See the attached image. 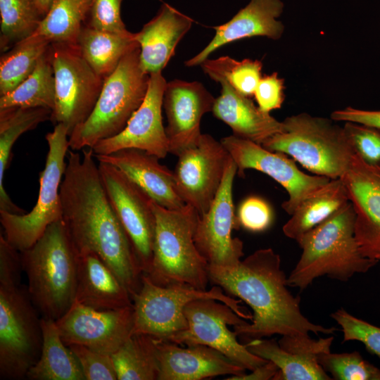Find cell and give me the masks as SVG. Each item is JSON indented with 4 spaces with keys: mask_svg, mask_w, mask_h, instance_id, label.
<instances>
[{
    "mask_svg": "<svg viewBox=\"0 0 380 380\" xmlns=\"http://www.w3.org/2000/svg\"><path fill=\"white\" fill-rule=\"evenodd\" d=\"M355 213L351 203L296 241L300 258L287 277L289 286L306 289L320 277L347 281L379 261L365 256L355 235Z\"/></svg>",
    "mask_w": 380,
    "mask_h": 380,
    "instance_id": "cell-4",
    "label": "cell"
},
{
    "mask_svg": "<svg viewBox=\"0 0 380 380\" xmlns=\"http://www.w3.org/2000/svg\"><path fill=\"white\" fill-rule=\"evenodd\" d=\"M98 166L109 200L146 275L151 267L156 232L152 199L117 167L101 162Z\"/></svg>",
    "mask_w": 380,
    "mask_h": 380,
    "instance_id": "cell-13",
    "label": "cell"
},
{
    "mask_svg": "<svg viewBox=\"0 0 380 380\" xmlns=\"http://www.w3.org/2000/svg\"><path fill=\"white\" fill-rule=\"evenodd\" d=\"M203 72L217 82L229 83L239 94L254 96L257 85L262 77V63L259 60L245 58L241 61L229 56L206 59L200 65Z\"/></svg>",
    "mask_w": 380,
    "mask_h": 380,
    "instance_id": "cell-37",
    "label": "cell"
},
{
    "mask_svg": "<svg viewBox=\"0 0 380 380\" xmlns=\"http://www.w3.org/2000/svg\"><path fill=\"white\" fill-rule=\"evenodd\" d=\"M56 322L66 346L82 345L112 355L132 334L133 304L116 310H99L75 300Z\"/></svg>",
    "mask_w": 380,
    "mask_h": 380,
    "instance_id": "cell-17",
    "label": "cell"
},
{
    "mask_svg": "<svg viewBox=\"0 0 380 380\" xmlns=\"http://www.w3.org/2000/svg\"><path fill=\"white\" fill-rule=\"evenodd\" d=\"M284 89V80L277 72L262 76L254 93L258 108L269 113L280 108L285 98Z\"/></svg>",
    "mask_w": 380,
    "mask_h": 380,
    "instance_id": "cell-45",
    "label": "cell"
},
{
    "mask_svg": "<svg viewBox=\"0 0 380 380\" xmlns=\"http://www.w3.org/2000/svg\"><path fill=\"white\" fill-rule=\"evenodd\" d=\"M317 362L336 380H380V369L365 360L357 351L320 354Z\"/></svg>",
    "mask_w": 380,
    "mask_h": 380,
    "instance_id": "cell-38",
    "label": "cell"
},
{
    "mask_svg": "<svg viewBox=\"0 0 380 380\" xmlns=\"http://www.w3.org/2000/svg\"><path fill=\"white\" fill-rule=\"evenodd\" d=\"M51 43L31 36L15 44L0 58V96L15 89L34 70Z\"/></svg>",
    "mask_w": 380,
    "mask_h": 380,
    "instance_id": "cell-35",
    "label": "cell"
},
{
    "mask_svg": "<svg viewBox=\"0 0 380 380\" xmlns=\"http://www.w3.org/2000/svg\"><path fill=\"white\" fill-rule=\"evenodd\" d=\"M55 106V77L51 46L41 56L33 72L15 89L0 96V110Z\"/></svg>",
    "mask_w": 380,
    "mask_h": 380,
    "instance_id": "cell-32",
    "label": "cell"
},
{
    "mask_svg": "<svg viewBox=\"0 0 380 380\" xmlns=\"http://www.w3.org/2000/svg\"><path fill=\"white\" fill-rule=\"evenodd\" d=\"M379 262H380V259L379 260Z\"/></svg>",
    "mask_w": 380,
    "mask_h": 380,
    "instance_id": "cell-49",
    "label": "cell"
},
{
    "mask_svg": "<svg viewBox=\"0 0 380 380\" xmlns=\"http://www.w3.org/2000/svg\"><path fill=\"white\" fill-rule=\"evenodd\" d=\"M40 13L44 16L48 12L53 0H34Z\"/></svg>",
    "mask_w": 380,
    "mask_h": 380,
    "instance_id": "cell-48",
    "label": "cell"
},
{
    "mask_svg": "<svg viewBox=\"0 0 380 380\" xmlns=\"http://www.w3.org/2000/svg\"><path fill=\"white\" fill-rule=\"evenodd\" d=\"M30 296L42 317L61 318L75 299L78 253L62 219L20 252Z\"/></svg>",
    "mask_w": 380,
    "mask_h": 380,
    "instance_id": "cell-5",
    "label": "cell"
},
{
    "mask_svg": "<svg viewBox=\"0 0 380 380\" xmlns=\"http://www.w3.org/2000/svg\"><path fill=\"white\" fill-rule=\"evenodd\" d=\"M167 82L162 72L150 75L146 95L126 127L117 135L103 139L92 148L95 155L137 148L164 158L169 144L163 123L162 106Z\"/></svg>",
    "mask_w": 380,
    "mask_h": 380,
    "instance_id": "cell-18",
    "label": "cell"
},
{
    "mask_svg": "<svg viewBox=\"0 0 380 380\" xmlns=\"http://www.w3.org/2000/svg\"><path fill=\"white\" fill-rule=\"evenodd\" d=\"M220 141L235 162L239 176L243 175L246 170H256L285 189L289 199L281 206L289 215H291L305 200L331 180L304 173L287 155L270 151L255 142L234 135L224 137Z\"/></svg>",
    "mask_w": 380,
    "mask_h": 380,
    "instance_id": "cell-14",
    "label": "cell"
},
{
    "mask_svg": "<svg viewBox=\"0 0 380 380\" xmlns=\"http://www.w3.org/2000/svg\"><path fill=\"white\" fill-rule=\"evenodd\" d=\"M158 340L147 334H132L111 355L118 380H158Z\"/></svg>",
    "mask_w": 380,
    "mask_h": 380,
    "instance_id": "cell-31",
    "label": "cell"
},
{
    "mask_svg": "<svg viewBox=\"0 0 380 380\" xmlns=\"http://www.w3.org/2000/svg\"><path fill=\"white\" fill-rule=\"evenodd\" d=\"M70 150L60 187L62 220L78 254H96L115 273L132 300L144 273L109 198L91 148Z\"/></svg>",
    "mask_w": 380,
    "mask_h": 380,
    "instance_id": "cell-1",
    "label": "cell"
},
{
    "mask_svg": "<svg viewBox=\"0 0 380 380\" xmlns=\"http://www.w3.org/2000/svg\"><path fill=\"white\" fill-rule=\"evenodd\" d=\"M174 171L177 191L200 215L212 204L231 156L221 141L202 134L198 142L179 153Z\"/></svg>",
    "mask_w": 380,
    "mask_h": 380,
    "instance_id": "cell-16",
    "label": "cell"
},
{
    "mask_svg": "<svg viewBox=\"0 0 380 380\" xmlns=\"http://www.w3.org/2000/svg\"><path fill=\"white\" fill-rule=\"evenodd\" d=\"M42 351L37 362L29 369L30 380H85L80 365L63 342L56 321L42 317Z\"/></svg>",
    "mask_w": 380,
    "mask_h": 380,
    "instance_id": "cell-28",
    "label": "cell"
},
{
    "mask_svg": "<svg viewBox=\"0 0 380 380\" xmlns=\"http://www.w3.org/2000/svg\"><path fill=\"white\" fill-rule=\"evenodd\" d=\"M349 202L341 179H331L305 200L283 227L286 236L296 240L316 227Z\"/></svg>",
    "mask_w": 380,
    "mask_h": 380,
    "instance_id": "cell-30",
    "label": "cell"
},
{
    "mask_svg": "<svg viewBox=\"0 0 380 380\" xmlns=\"http://www.w3.org/2000/svg\"><path fill=\"white\" fill-rule=\"evenodd\" d=\"M214 299L229 306L239 316L251 320L253 315L218 285L209 290L189 286H161L155 284L145 274L141 287L133 298L134 326L132 334H143L163 341L187 329L184 315L186 305L195 300Z\"/></svg>",
    "mask_w": 380,
    "mask_h": 380,
    "instance_id": "cell-9",
    "label": "cell"
},
{
    "mask_svg": "<svg viewBox=\"0 0 380 380\" xmlns=\"http://www.w3.org/2000/svg\"><path fill=\"white\" fill-rule=\"evenodd\" d=\"M77 357L85 380H118L112 355L82 345H70Z\"/></svg>",
    "mask_w": 380,
    "mask_h": 380,
    "instance_id": "cell-41",
    "label": "cell"
},
{
    "mask_svg": "<svg viewBox=\"0 0 380 380\" xmlns=\"http://www.w3.org/2000/svg\"><path fill=\"white\" fill-rule=\"evenodd\" d=\"M209 277L253 310L251 323L233 327L237 336L251 340L274 334H331L338 330L314 324L302 314L300 298L288 289L280 256L270 248L257 250L235 267L209 265Z\"/></svg>",
    "mask_w": 380,
    "mask_h": 380,
    "instance_id": "cell-2",
    "label": "cell"
},
{
    "mask_svg": "<svg viewBox=\"0 0 380 380\" xmlns=\"http://www.w3.org/2000/svg\"><path fill=\"white\" fill-rule=\"evenodd\" d=\"M254 355L279 369L273 380H331L317 360L283 349L274 339L255 338L245 343Z\"/></svg>",
    "mask_w": 380,
    "mask_h": 380,
    "instance_id": "cell-34",
    "label": "cell"
},
{
    "mask_svg": "<svg viewBox=\"0 0 380 380\" xmlns=\"http://www.w3.org/2000/svg\"><path fill=\"white\" fill-rule=\"evenodd\" d=\"M158 380H201L220 375H239L246 369L220 351L204 345L180 347L158 340Z\"/></svg>",
    "mask_w": 380,
    "mask_h": 380,
    "instance_id": "cell-22",
    "label": "cell"
},
{
    "mask_svg": "<svg viewBox=\"0 0 380 380\" xmlns=\"http://www.w3.org/2000/svg\"><path fill=\"white\" fill-rule=\"evenodd\" d=\"M343 331V342L357 341L371 353L380 357V327L357 318L343 308L331 315Z\"/></svg>",
    "mask_w": 380,
    "mask_h": 380,
    "instance_id": "cell-39",
    "label": "cell"
},
{
    "mask_svg": "<svg viewBox=\"0 0 380 380\" xmlns=\"http://www.w3.org/2000/svg\"><path fill=\"white\" fill-rule=\"evenodd\" d=\"M215 98L198 82L174 80L167 83L163 103L169 153L177 156L196 145L201 136L203 116L212 112Z\"/></svg>",
    "mask_w": 380,
    "mask_h": 380,
    "instance_id": "cell-20",
    "label": "cell"
},
{
    "mask_svg": "<svg viewBox=\"0 0 380 380\" xmlns=\"http://www.w3.org/2000/svg\"><path fill=\"white\" fill-rule=\"evenodd\" d=\"M355 213V235L362 253L380 259V167L366 163L355 152L340 178Z\"/></svg>",
    "mask_w": 380,
    "mask_h": 380,
    "instance_id": "cell-19",
    "label": "cell"
},
{
    "mask_svg": "<svg viewBox=\"0 0 380 380\" xmlns=\"http://www.w3.org/2000/svg\"><path fill=\"white\" fill-rule=\"evenodd\" d=\"M343 128L355 152L367 164L380 167V129L353 122Z\"/></svg>",
    "mask_w": 380,
    "mask_h": 380,
    "instance_id": "cell-40",
    "label": "cell"
},
{
    "mask_svg": "<svg viewBox=\"0 0 380 380\" xmlns=\"http://www.w3.org/2000/svg\"><path fill=\"white\" fill-rule=\"evenodd\" d=\"M123 0H91L86 25L96 30L125 34L127 30L121 18Z\"/></svg>",
    "mask_w": 380,
    "mask_h": 380,
    "instance_id": "cell-42",
    "label": "cell"
},
{
    "mask_svg": "<svg viewBox=\"0 0 380 380\" xmlns=\"http://www.w3.org/2000/svg\"><path fill=\"white\" fill-rule=\"evenodd\" d=\"M237 166L231 158L227 162L220 187L208 210L200 215L194 233V242L209 265L228 268L236 266L243 255V242L232 238L239 229L232 197Z\"/></svg>",
    "mask_w": 380,
    "mask_h": 380,
    "instance_id": "cell-15",
    "label": "cell"
},
{
    "mask_svg": "<svg viewBox=\"0 0 380 380\" xmlns=\"http://www.w3.org/2000/svg\"><path fill=\"white\" fill-rule=\"evenodd\" d=\"M278 367L271 361L255 368L249 374L243 373L239 375H231L227 380H269L273 379L278 372Z\"/></svg>",
    "mask_w": 380,
    "mask_h": 380,
    "instance_id": "cell-47",
    "label": "cell"
},
{
    "mask_svg": "<svg viewBox=\"0 0 380 380\" xmlns=\"http://www.w3.org/2000/svg\"><path fill=\"white\" fill-rule=\"evenodd\" d=\"M95 157L98 162L119 169L161 206L177 210L186 205L177 191L174 172L160 164L157 156L143 150L126 148Z\"/></svg>",
    "mask_w": 380,
    "mask_h": 380,
    "instance_id": "cell-23",
    "label": "cell"
},
{
    "mask_svg": "<svg viewBox=\"0 0 380 380\" xmlns=\"http://www.w3.org/2000/svg\"><path fill=\"white\" fill-rule=\"evenodd\" d=\"M334 121L353 122L380 129V110H365L347 107L331 113Z\"/></svg>",
    "mask_w": 380,
    "mask_h": 380,
    "instance_id": "cell-46",
    "label": "cell"
},
{
    "mask_svg": "<svg viewBox=\"0 0 380 380\" xmlns=\"http://www.w3.org/2000/svg\"><path fill=\"white\" fill-rule=\"evenodd\" d=\"M333 341V336L314 340L308 334H296L282 335L278 343L285 350L317 360L320 354L331 351Z\"/></svg>",
    "mask_w": 380,
    "mask_h": 380,
    "instance_id": "cell-44",
    "label": "cell"
},
{
    "mask_svg": "<svg viewBox=\"0 0 380 380\" xmlns=\"http://www.w3.org/2000/svg\"><path fill=\"white\" fill-rule=\"evenodd\" d=\"M219 83L221 94L215 98L212 112L232 129L233 135L262 145L284 130L282 122L261 110L250 97L237 92L224 80Z\"/></svg>",
    "mask_w": 380,
    "mask_h": 380,
    "instance_id": "cell-25",
    "label": "cell"
},
{
    "mask_svg": "<svg viewBox=\"0 0 380 380\" xmlns=\"http://www.w3.org/2000/svg\"><path fill=\"white\" fill-rule=\"evenodd\" d=\"M334 120L302 113L286 118L284 130L262 146L291 156L312 173L340 179L347 170L355 151L343 126Z\"/></svg>",
    "mask_w": 380,
    "mask_h": 380,
    "instance_id": "cell-7",
    "label": "cell"
},
{
    "mask_svg": "<svg viewBox=\"0 0 380 380\" xmlns=\"http://www.w3.org/2000/svg\"><path fill=\"white\" fill-rule=\"evenodd\" d=\"M284 7L281 0H250L230 20L213 27L215 34L212 40L198 53L185 61V65H200L221 46L244 38L260 36L279 39L284 30V24L278 20Z\"/></svg>",
    "mask_w": 380,
    "mask_h": 380,
    "instance_id": "cell-21",
    "label": "cell"
},
{
    "mask_svg": "<svg viewBox=\"0 0 380 380\" xmlns=\"http://www.w3.org/2000/svg\"><path fill=\"white\" fill-rule=\"evenodd\" d=\"M237 220L240 227L253 232H262L272 224L273 214L269 204L263 199L251 196L239 205Z\"/></svg>",
    "mask_w": 380,
    "mask_h": 380,
    "instance_id": "cell-43",
    "label": "cell"
},
{
    "mask_svg": "<svg viewBox=\"0 0 380 380\" xmlns=\"http://www.w3.org/2000/svg\"><path fill=\"white\" fill-rule=\"evenodd\" d=\"M52 110L46 108H15L0 110V210L24 214L10 198L4 184V175L11 158V150L25 132L51 120Z\"/></svg>",
    "mask_w": 380,
    "mask_h": 380,
    "instance_id": "cell-29",
    "label": "cell"
},
{
    "mask_svg": "<svg viewBox=\"0 0 380 380\" xmlns=\"http://www.w3.org/2000/svg\"><path fill=\"white\" fill-rule=\"evenodd\" d=\"M68 131L56 124L45 138L48 153L44 169L39 174L38 199L28 213L0 210V222L6 241L20 252L32 247L52 223L62 219L60 187L69 147Z\"/></svg>",
    "mask_w": 380,
    "mask_h": 380,
    "instance_id": "cell-10",
    "label": "cell"
},
{
    "mask_svg": "<svg viewBox=\"0 0 380 380\" xmlns=\"http://www.w3.org/2000/svg\"><path fill=\"white\" fill-rule=\"evenodd\" d=\"M51 51L55 77L51 121L65 125L70 136L92 112L104 80L89 66L76 45L52 43Z\"/></svg>",
    "mask_w": 380,
    "mask_h": 380,
    "instance_id": "cell-11",
    "label": "cell"
},
{
    "mask_svg": "<svg viewBox=\"0 0 380 380\" xmlns=\"http://www.w3.org/2000/svg\"><path fill=\"white\" fill-rule=\"evenodd\" d=\"M20 252L0 234V379H26L42 346L41 315L21 284Z\"/></svg>",
    "mask_w": 380,
    "mask_h": 380,
    "instance_id": "cell-3",
    "label": "cell"
},
{
    "mask_svg": "<svg viewBox=\"0 0 380 380\" xmlns=\"http://www.w3.org/2000/svg\"><path fill=\"white\" fill-rule=\"evenodd\" d=\"M184 315L187 329L167 341L179 345L209 346L250 372L267 362L250 352L246 344L238 341L237 334L229 326L242 325L246 321L224 303L214 299L195 300L186 305Z\"/></svg>",
    "mask_w": 380,
    "mask_h": 380,
    "instance_id": "cell-12",
    "label": "cell"
},
{
    "mask_svg": "<svg viewBox=\"0 0 380 380\" xmlns=\"http://www.w3.org/2000/svg\"><path fill=\"white\" fill-rule=\"evenodd\" d=\"M90 4L91 0H53L32 36L44 38L51 44L76 45Z\"/></svg>",
    "mask_w": 380,
    "mask_h": 380,
    "instance_id": "cell-33",
    "label": "cell"
},
{
    "mask_svg": "<svg viewBox=\"0 0 380 380\" xmlns=\"http://www.w3.org/2000/svg\"><path fill=\"white\" fill-rule=\"evenodd\" d=\"M76 46L84 59L103 80L116 69L127 53L139 46L135 33H113L86 25L81 30Z\"/></svg>",
    "mask_w": 380,
    "mask_h": 380,
    "instance_id": "cell-27",
    "label": "cell"
},
{
    "mask_svg": "<svg viewBox=\"0 0 380 380\" xmlns=\"http://www.w3.org/2000/svg\"><path fill=\"white\" fill-rule=\"evenodd\" d=\"M151 207L156 232L151 267L146 276L161 286L184 285L206 290L209 263L194 242L198 212L187 204L180 209H168L153 200Z\"/></svg>",
    "mask_w": 380,
    "mask_h": 380,
    "instance_id": "cell-6",
    "label": "cell"
},
{
    "mask_svg": "<svg viewBox=\"0 0 380 380\" xmlns=\"http://www.w3.org/2000/svg\"><path fill=\"white\" fill-rule=\"evenodd\" d=\"M75 300L99 310H116L132 305L127 289L94 253L78 254Z\"/></svg>",
    "mask_w": 380,
    "mask_h": 380,
    "instance_id": "cell-26",
    "label": "cell"
},
{
    "mask_svg": "<svg viewBox=\"0 0 380 380\" xmlns=\"http://www.w3.org/2000/svg\"><path fill=\"white\" fill-rule=\"evenodd\" d=\"M139 54L138 46L127 53L104 80L92 112L68 137L71 150L92 148L126 127L144 101L148 87L150 75L141 68Z\"/></svg>",
    "mask_w": 380,
    "mask_h": 380,
    "instance_id": "cell-8",
    "label": "cell"
},
{
    "mask_svg": "<svg viewBox=\"0 0 380 380\" xmlns=\"http://www.w3.org/2000/svg\"><path fill=\"white\" fill-rule=\"evenodd\" d=\"M192 23L191 18L163 3L156 15L135 33L142 70L148 75L162 72Z\"/></svg>",
    "mask_w": 380,
    "mask_h": 380,
    "instance_id": "cell-24",
    "label": "cell"
},
{
    "mask_svg": "<svg viewBox=\"0 0 380 380\" xmlns=\"http://www.w3.org/2000/svg\"><path fill=\"white\" fill-rule=\"evenodd\" d=\"M0 48H8L32 36L43 15L34 0H0Z\"/></svg>",
    "mask_w": 380,
    "mask_h": 380,
    "instance_id": "cell-36",
    "label": "cell"
}]
</instances>
